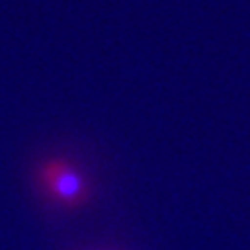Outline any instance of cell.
Wrapping results in <instances>:
<instances>
[{"instance_id": "1", "label": "cell", "mask_w": 250, "mask_h": 250, "mask_svg": "<svg viewBox=\"0 0 250 250\" xmlns=\"http://www.w3.org/2000/svg\"><path fill=\"white\" fill-rule=\"evenodd\" d=\"M38 186L52 205L61 208L75 210L90 202L92 190L83 171L62 156H52L38 165Z\"/></svg>"}]
</instances>
